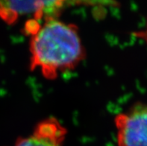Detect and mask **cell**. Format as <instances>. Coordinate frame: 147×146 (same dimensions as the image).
<instances>
[{"label": "cell", "instance_id": "cell-5", "mask_svg": "<svg viewBox=\"0 0 147 146\" xmlns=\"http://www.w3.org/2000/svg\"><path fill=\"white\" fill-rule=\"evenodd\" d=\"M146 37L147 38V30H146Z\"/></svg>", "mask_w": 147, "mask_h": 146}, {"label": "cell", "instance_id": "cell-1", "mask_svg": "<svg viewBox=\"0 0 147 146\" xmlns=\"http://www.w3.org/2000/svg\"><path fill=\"white\" fill-rule=\"evenodd\" d=\"M31 70L40 69L47 79L53 80L60 72L73 69L85 57L78 28L57 18L46 20L29 43Z\"/></svg>", "mask_w": 147, "mask_h": 146}, {"label": "cell", "instance_id": "cell-4", "mask_svg": "<svg viewBox=\"0 0 147 146\" xmlns=\"http://www.w3.org/2000/svg\"><path fill=\"white\" fill-rule=\"evenodd\" d=\"M66 135L65 128L51 117L39 122L31 135L17 139L14 146H63Z\"/></svg>", "mask_w": 147, "mask_h": 146}, {"label": "cell", "instance_id": "cell-3", "mask_svg": "<svg viewBox=\"0 0 147 146\" xmlns=\"http://www.w3.org/2000/svg\"><path fill=\"white\" fill-rule=\"evenodd\" d=\"M64 4L63 1H0V18L9 25L26 14H33L37 21L56 18Z\"/></svg>", "mask_w": 147, "mask_h": 146}, {"label": "cell", "instance_id": "cell-2", "mask_svg": "<svg viewBox=\"0 0 147 146\" xmlns=\"http://www.w3.org/2000/svg\"><path fill=\"white\" fill-rule=\"evenodd\" d=\"M114 122L118 146H147V105L137 104Z\"/></svg>", "mask_w": 147, "mask_h": 146}]
</instances>
